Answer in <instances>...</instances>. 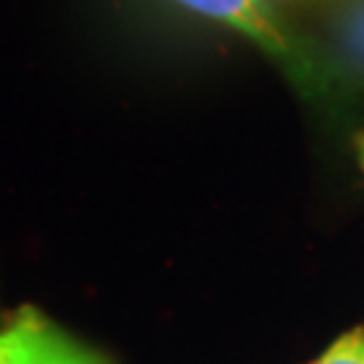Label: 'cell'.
<instances>
[{
	"instance_id": "obj_1",
	"label": "cell",
	"mask_w": 364,
	"mask_h": 364,
	"mask_svg": "<svg viewBox=\"0 0 364 364\" xmlns=\"http://www.w3.org/2000/svg\"><path fill=\"white\" fill-rule=\"evenodd\" d=\"M173 3L251 41L259 52L275 60L281 70L291 81H297L302 90L321 87V76L311 63V57L289 36L287 25L278 19V14L267 0H173Z\"/></svg>"
},
{
	"instance_id": "obj_2",
	"label": "cell",
	"mask_w": 364,
	"mask_h": 364,
	"mask_svg": "<svg viewBox=\"0 0 364 364\" xmlns=\"http://www.w3.org/2000/svg\"><path fill=\"white\" fill-rule=\"evenodd\" d=\"M0 364H111L103 353L70 338L36 308L16 311L0 326Z\"/></svg>"
},
{
	"instance_id": "obj_3",
	"label": "cell",
	"mask_w": 364,
	"mask_h": 364,
	"mask_svg": "<svg viewBox=\"0 0 364 364\" xmlns=\"http://www.w3.org/2000/svg\"><path fill=\"white\" fill-rule=\"evenodd\" d=\"M343 49L359 68H364V0H351L340 19Z\"/></svg>"
},
{
	"instance_id": "obj_4",
	"label": "cell",
	"mask_w": 364,
	"mask_h": 364,
	"mask_svg": "<svg viewBox=\"0 0 364 364\" xmlns=\"http://www.w3.org/2000/svg\"><path fill=\"white\" fill-rule=\"evenodd\" d=\"M311 364H364V326L340 335V338Z\"/></svg>"
},
{
	"instance_id": "obj_5",
	"label": "cell",
	"mask_w": 364,
	"mask_h": 364,
	"mask_svg": "<svg viewBox=\"0 0 364 364\" xmlns=\"http://www.w3.org/2000/svg\"><path fill=\"white\" fill-rule=\"evenodd\" d=\"M356 156H359V165H362V170H364V132L356 138Z\"/></svg>"
}]
</instances>
